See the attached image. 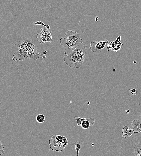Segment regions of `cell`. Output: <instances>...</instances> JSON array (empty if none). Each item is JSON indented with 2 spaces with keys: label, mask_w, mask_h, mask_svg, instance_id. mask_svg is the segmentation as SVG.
Returning <instances> with one entry per match:
<instances>
[{
  "label": "cell",
  "mask_w": 141,
  "mask_h": 156,
  "mask_svg": "<svg viewBox=\"0 0 141 156\" xmlns=\"http://www.w3.org/2000/svg\"><path fill=\"white\" fill-rule=\"evenodd\" d=\"M14 46L18 48V51L15 52L13 55V61L19 60L23 61L28 58L34 60L39 58H45L46 57V50L41 54L37 51L38 46L34 45L29 39L22 41H18Z\"/></svg>",
  "instance_id": "obj_1"
},
{
  "label": "cell",
  "mask_w": 141,
  "mask_h": 156,
  "mask_svg": "<svg viewBox=\"0 0 141 156\" xmlns=\"http://www.w3.org/2000/svg\"><path fill=\"white\" fill-rule=\"evenodd\" d=\"M87 46L81 42L77 47L63 57L65 64L70 67L79 68L85 61L87 55Z\"/></svg>",
  "instance_id": "obj_2"
},
{
  "label": "cell",
  "mask_w": 141,
  "mask_h": 156,
  "mask_svg": "<svg viewBox=\"0 0 141 156\" xmlns=\"http://www.w3.org/2000/svg\"><path fill=\"white\" fill-rule=\"evenodd\" d=\"M65 35L66 37H62L59 42L60 45L64 48V54L67 55L75 49L82 39L80 37L77 32L71 30H68Z\"/></svg>",
  "instance_id": "obj_3"
},
{
  "label": "cell",
  "mask_w": 141,
  "mask_h": 156,
  "mask_svg": "<svg viewBox=\"0 0 141 156\" xmlns=\"http://www.w3.org/2000/svg\"><path fill=\"white\" fill-rule=\"evenodd\" d=\"M41 32H38L36 35V38L37 41L40 44L44 45L46 42H51L53 40L51 35V32L49 31L46 27L40 29Z\"/></svg>",
  "instance_id": "obj_4"
},
{
  "label": "cell",
  "mask_w": 141,
  "mask_h": 156,
  "mask_svg": "<svg viewBox=\"0 0 141 156\" xmlns=\"http://www.w3.org/2000/svg\"><path fill=\"white\" fill-rule=\"evenodd\" d=\"M49 143L50 145V148L53 151L56 152H61L68 146L59 142L53 135L51 138L49 140Z\"/></svg>",
  "instance_id": "obj_5"
},
{
  "label": "cell",
  "mask_w": 141,
  "mask_h": 156,
  "mask_svg": "<svg viewBox=\"0 0 141 156\" xmlns=\"http://www.w3.org/2000/svg\"><path fill=\"white\" fill-rule=\"evenodd\" d=\"M109 43L107 39H104L99 41H93L90 43L89 49L93 52H96L98 50L103 49L106 44Z\"/></svg>",
  "instance_id": "obj_6"
},
{
  "label": "cell",
  "mask_w": 141,
  "mask_h": 156,
  "mask_svg": "<svg viewBox=\"0 0 141 156\" xmlns=\"http://www.w3.org/2000/svg\"><path fill=\"white\" fill-rule=\"evenodd\" d=\"M121 37L120 36L116 38V40L113 41H111L110 43V49L112 51L116 52L120 51L121 48V45L123 44L120 42Z\"/></svg>",
  "instance_id": "obj_7"
},
{
  "label": "cell",
  "mask_w": 141,
  "mask_h": 156,
  "mask_svg": "<svg viewBox=\"0 0 141 156\" xmlns=\"http://www.w3.org/2000/svg\"><path fill=\"white\" fill-rule=\"evenodd\" d=\"M133 127V131L134 133L138 134L140 133L141 129V120L134 119L131 122Z\"/></svg>",
  "instance_id": "obj_8"
},
{
  "label": "cell",
  "mask_w": 141,
  "mask_h": 156,
  "mask_svg": "<svg viewBox=\"0 0 141 156\" xmlns=\"http://www.w3.org/2000/svg\"><path fill=\"white\" fill-rule=\"evenodd\" d=\"M95 123V120L94 118H87L84 120L82 123V128L85 129H87L92 126Z\"/></svg>",
  "instance_id": "obj_9"
},
{
  "label": "cell",
  "mask_w": 141,
  "mask_h": 156,
  "mask_svg": "<svg viewBox=\"0 0 141 156\" xmlns=\"http://www.w3.org/2000/svg\"><path fill=\"white\" fill-rule=\"evenodd\" d=\"M133 134V130L128 126H124L123 128L122 134L124 138H127L131 136Z\"/></svg>",
  "instance_id": "obj_10"
},
{
  "label": "cell",
  "mask_w": 141,
  "mask_h": 156,
  "mask_svg": "<svg viewBox=\"0 0 141 156\" xmlns=\"http://www.w3.org/2000/svg\"><path fill=\"white\" fill-rule=\"evenodd\" d=\"M134 149L135 156H141V142L136 143L134 148Z\"/></svg>",
  "instance_id": "obj_11"
},
{
  "label": "cell",
  "mask_w": 141,
  "mask_h": 156,
  "mask_svg": "<svg viewBox=\"0 0 141 156\" xmlns=\"http://www.w3.org/2000/svg\"><path fill=\"white\" fill-rule=\"evenodd\" d=\"M36 120L39 123H42L45 122H46L45 117L43 114H39L36 116Z\"/></svg>",
  "instance_id": "obj_12"
},
{
  "label": "cell",
  "mask_w": 141,
  "mask_h": 156,
  "mask_svg": "<svg viewBox=\"0 0 141 156\" xmlns=\"http://www.w3.org/2000/svg\"><path fill=\"white\" fill-rule=\"evenodd\" d=\"M74 119L77 121V125L78 126H81L82 122L86 119V118H81L75 116L74 118Z\"/></svg>",
  "instance_id": "obj_13"
},
{
  "label": "cell",
  "mask_w": 141,
  "mask_h": 156,
  "mask_svg": "<svg viewBox=\"0 0 141 156\" xmlns=\"http://www.w3.org/2000/svg\"><path fill=\"white\" fill-rule=\"evenodd\" d=\"M75 146V149L77 152V156L79 155V152L81 148L80 142L79 141H76L74 143Z\"/></svg>",
  "instance_id": "obj_14"
},
{
  "label": "cell",
  "mask_w": 141,
  "mask_h": 156,
  "mask_svg": "<svg viewBox=\"0 0 141 156\" xmlns=\"http://www.w3.org/2000/svg\"><path fill=\"white\" fill-rule=\"evenodd\" d=\"M34 25H41L43 26H45L49 30L50 28V26L48 25H46L43 23L42 22L39 21L37 22H35V23H33Z\"/></svg>",
  "instance_id": "obj_15"
},
{
  "label": "cell",
  "mask_w": 141,
  "mask_h": 156,
  "mask_svg": "<svg viewBox=\"0 0 141 156\" xmlns=\"http://www.w3.org/2000/svg\"><path fill=\"white\" fill-rule=\"evenodd\" d=\"M4 149V147L0 139V155L3 153Z\"/></svg>",
  "instance_id": "obj_16"
},
{
  "label": "cell",
  "mask_w": 141,
  "mask_h": 156,
  "mask_svg": "<svg viewBox=\"0 0 141 156\" xmlns=\"http://www.w3.org/2000/svg\"><path fill=\"white\" fill-rule=\"evenodd\" d=\"M129 91L133 95H135L137 94V92L135 88L129 89Z\"/></svg>",
  "instance_id": "obj_17"
},
{
  "label": "cell",
  "mask_w": 141,
  "mask_h": 156,
  "mask_svg": "<svg viewBox=\"0 0 141 156\" xmlns=\"http://www.w3.org/2000/svg\"><path fill=\"white\" fill-rule=\"evenodd\" d=\"M130 110H127L125 111V112L126 113L128 114L130 112Z\"/></svg>",
  "instance_id": "obj_18"
},
{
  "label": "cell",
  "mask_w": 141,
  "mask_h": 156,
  "mask_svg": "<svg viewBox=\"0 0 141 156\" xmlns=\"http://www.w3.org/2000/svg\"><path fill=\"white\" fill-rule=\"evenodd\" d=\"M134 64H136V61H134L133 62Z\"/></svg>",
  "instance_id": "obj_19"
},
{
  "label": "cell",
  "mask_w": 141,
  "mask_h": 156,
  "mask_svg": "<svg viewBox=\"0 0 141 156\" xmlns=\"http://www.w3.org/2000/svg\"><path fill=\"white\" fill-rule=\"evenodd\" d=\"M140 132H141V129H140Z\"/></svg>",
  "instance_id": "obj_20"
}]
</instances>
